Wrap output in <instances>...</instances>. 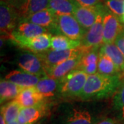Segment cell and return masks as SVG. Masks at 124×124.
<instances>
[{
	"mask_svg": "<svg viewBox=\"0 0 124 124\" xmlns=\"http://www.w3.org/2000/svg\"><path fill=\"white\" fill-rule=\"evenodd\" d=\"M5 79L13 82L22 88H28L35 86L39 81L41 77L23 70L10 71L6 75Z\"/></svg>",
	"mask_w": 124,
	"mask_h": 124,
	"instance_id": "9a60e30c",
	"label": "cell"
},
{
	"mask_svg": "<svg viewBox=\"0 0 124 124\" xmlns=\"http://www.w3.org/2000/svg\"><path fill=\"white\" fill-rule=\"evenodd\" d=\"M81 46V41L73 40L62 35L53 36L51 40V48L57 50H68Z\"/></svg>",
	"mask_w": 124,
	"mask_h": 124,
	"instance_id": "603a6c76",
	"label": "cell"
},
{
	"mask_svg": "<svg viewBox=\"0 0 124 124\" xmlns=\"http://www.w3.org/2000/svg\"><path fill=\"white\" fill-rule=\"evenodd\" d=\"M88 75L84 71L75 69L61 81L59 94L63 97H79L82 92Z\"/></svg>",
	"mask_w": 124,
	"mask_h": 124,
	"instance_id": "3957f363",
	"label": "cell"
},
{
	"mask_svg": "<svg viewBox=\"0 0 124 124\" xmlns=\"http://www.w3.org/2000/svg\"><path fill=\"white\" fill-rule=\"evenodd\" d=\"M114 108L119 112L122 119H124V79L114 95Z\"/></svg>",
	"mask_w": 124,
	"mask_h": 124,
	"instance_id": "4316f807",
	"label": "cell"
},
{
	"mask_svg": "<svg viewBox=\"0 0 124 124\" xmlns=\"http://www.w3.org/2000/svg\"><path fill=\"white\" fill-rule=\"evenodd\" d=\"M109 11V10H108ZM100 13L92 26L86 31L81 40V45L92 48H100L103 44V15Z\"/></svg>",
	"mask_w": 124,
	"mask_h": 124,
	"instance_id": "9c48e42d",
	"label": "cell"
},
{
	"mask_svg": "<svg viewBox=\"0 0 124 124\" xmlns=\"http://www.w3.org/2000/svg\"><path fill=\"white\" fill-rule=\"evenodd\" d=\"M77 2L84 7H93L102 3L104 0H76Z\"/></svg>",
	"mask_w": 124,
	"mask_h": 124,
	"instance_id": "f546056e",
	"label": "cell"
},
{
	"mask_svg": "<svg viewBox=\"0 0 124 124\" xmlns=\"http://www.w3.org/2000/svg\"><path fill=\"white\" fill-rule=\"evenodd\" d=\"M99 50V48H92L81 57L77 70L84 71L88 75H93L96 73L98 70Z\"/></svg>",
	"mask_w": 124,
	"mask_h": 124,
	"instance_id": "2e32d148",
	"label": "cell"
},
{
	"mask_svg": "<svg viewBox=\"0 0 124 124\" xmlns=\"http://www.w3.org/2000/svg\"><path fill=\"white\" fill-rule=\"evenodd\" d=\"M99 124H115V122L111 119H106L103 121L101 122H100Z\"/></svg>",
	"mask_w": 124,
	"mask_h": 124,
	"instance_id": "1f68e13d",
	"label": "cell"
},
{
	"mask_svg": "<svg viewBox=\"0 0 124 124\" xmlns=\"http://www.w3.org/2000/svg\"><path fill=\"white\" fill-rule=\"evenodd\" d=\"M119 17L110 10L103 15V44L115 43L116 38L124 29Z\"/></svg>",
	"mask_w": 124,
	"mask_h": 124,
	"instance_id": "8fae6325",
	"label": "cell"
},
{
	"mask_svg": "<svg viewBox=\"0 0 124 124\" xmlns=\"http://www.w3.org/2000/svg\"></svg>",
	"mask_w": 124,
	"mask_h": 124,
	"instance_id": "8d00e7d4",
	"label": "cell"
},
{
	"mask_svg": "<svg viewBox=\"0 0 124 124\" xmlns=\"http://www.w3.org/2000/svg\"><path fill=\"white\" fill-rule=\"evenodd\" d=\"M22 87L7 79H1L0 82V102L1 104L10 101L17 97Z\"/></svg>",
	"mask_w": 124,
	"mask_h": 124,
	"instance_id": "d6986e66",
	"label": "cell"
},
{
	"mask_svg": "<svg viewBox=\"0 0 124 124\" xmlns=\"http://www.w3.org/2000/svg\"><path fill=\"white\" fill-rule=\"evenodd\" d=\"M16 63L22 70L41 78L47 76L43 62L37 53L31 51L23 52L17 58Z\"/></svg>",
	"mask_w": 124,
	"mask_h": 124,
	"instance_id": "52a82bcc",
	"label": "cell"
},
{
	"mask_svg": "<svg viewBox=\"0 0 124 124\" xmlns=\"http://www.w3.org/2000/svg\"><path fill=\"white\" fill-rule=\"evenodd\" d=\"M104 1H105V0H104Z\"/></svg>",
	"mask_w": 124,
	"mask_h": 124,
	"instance_id": "74e56055",
	"label": "cell"
},
{
	"mask_svg": "<svg viewBox=\"0 0 124 124\" xmlns=\"http://www.w3.org/2000/svg\"><path fill=\"white\" fill-rule=\"evenodd\" d=\"M49 3L50 0H28L26 13L23 17L48 8L49 7Z\"/></svg>",
	"mask_w": 124,
	"mask_h": 124,
	"instance_id": "484cf974",
	"label": "cell"
},
{
	"mask_svg": "<svg viewBox=\"0 0 124 124\" xmlns=\"http://www.w3.org/2000/svg\"><path fill=\"white\" fill-rule=\"evenodd\" d=\"M120 20H121V22H123L124 23V14L121 16V17L120 18Z\"/></svg>",
	"mask_w": 124,
	"mask_h": 124,
	"instance_id": "e575fe53",
	"label": "cell"
},
{
	"mask_svg": "<svg viewBox=\"0 0 124 124\" xmlns=\"http://www.w3.org/2000/svg\"><path fill=\"white\" fill-rule=\"evenodd\" d=\"M79 4L76 0H50L49 7L57 16L73 15Z\"/></svg>",
	"mask_w": 124,
	"mask_h": 124,
	"instance_id": "ffe728a7",
	"label": "cell"
},
{
	"mask_svg": "<svg viewBox=\"0 0 124 124\" xmlns=\"http://www.w3.org/2000/svg\"><path fill=\"white\" fill-rule=\"evenodd\" d=\"M123 31H124V30H123Z\"/></svg>",
	"mask_w": 124,
	"mask_h": 124,
	"instance_id": "d590c367",
	"label": "cell"
},
{
	"mask_svg": "<svg viewBox=\"0 0 124 124\" xmlns=\"http://www.w3.org/2000/svg\"><path fill=\"white\" fill-rule=\"evenodd\" d=\"M57 15L50 8H46L37 13L28 15L20 19V21L28 22L46 28L48 31L57 32Z\"/></svg>",
	"mask_w": 124,
	"mask_h": 124,
	"instance_id": "30bf717a",
	"label": "cell"
},
{
	"mask_svg": "<svg viewBox=\"0 0 124 124\" xmlns=\"http://www.w3.org/2000/svg\"><path fill=\"white\" fill-rule=\"evenodd\" d=\"M57 32L73 40L81 41L86 31L72 15L57 17Z\"/></svg>",
	"mask_w": 124,
	"mask_h": 124,
	"instance_id": "8992f818",
	"label": "cell"
},
{
	"mask_svg": "<svg viewBox=\"0 0 124 124\" xmlns=\"http://www.w3.org/2000/svg\"><path fill=\"white\" fill-rule=\"evenodd\" d=\"M15 99L22 108L35 106L46 102V99L37 91L35 86L22 88Z\"/></svg>",
	"mask_w": 124,
	"mask_h": 124,
	"instance_id": "5bb4252c",
	"label": "cell"
},
{
	"mask_svg": "<svg viewBox=\"0 0 124 124\" xmlns=\"http://www.w3.org/2000/svg\"><path fill=\"white\" fill-rule=\"evenodd\" d=\"M63 124H93V122L88 111L73 109L66 116Z\"/></svg>",
	"mask_w": 124,
	"mask_h": 124,
	"instance_id": "cb8c5ba5",
	"label": "cell"
},
{
	"mask_svg": "<svg viewBox=\"0 0 124 124\" xmlns=\"http://www.w3.org/2000/svg\"><path fill=\"white\" fill-rule=\"evenodd\" d=\"M60 86V79L46 76L40 79L39 81L35 85V88L37 91L47 99L48 98H52L56 94H59Z\"/></svg>",
	"mask_w": 124,
	"mask_h": 124,
	"instance_id": "e0dca14e",
	"label": "cell"
},
{
	"mask_svg": "<svg viewBox=\"0 0 124 124\" xmlns=\"http://www.w3.org/2000/svg\"><path fill=\"white\" fill-rule=\"evenodd\" d=\"M90 49H92V48L81 45L75 48L63 50L51 49L37 54L43 62L45 70H46L68 59L83 55Z\"/></svg>",
	"mask_w": 124,
	"mask_h": 124,
	"instance_id": "277c9868",
	"label": "cell"
},
{
	"mask_svg": "<svg viewBox=\"0 0 124 124\" xmlns=\"http://www.w3.org/2000/svg\"><path fill=\"white\" fill-rule=\"evenodd\" d=\"M83 55L68 59L54 66L51 67L48 69H47L46 70V75L54 79H61L63 77H65L68 73H70L71 71L76 69Z\"/></svg>",
	"mask_w": 124,
	"mask_h": 124,
	"instance_id": "4fadbf2b",
	"label": "cell"
},
{
	"mask_svg": "<svg viewBox=\"0 0 124 124\" xmlns=\"http://www.w3.org/2000/svg\"><path fill=\"white\" fill-rule=\"evenodd\" d=\"M21 16L17 10L4 0L0 3V30L1 37L9 38L20 22Z\"/></svg>",
	"mask_w": 124,
	"mask_h": 124,
	"instance_id": "5b68a950",
	"label": "cell"
},
{
	"mask_svg": "<svg viewBox=\"0 0 124 124\" xmlns=\"http://www.w3.org/2000/svg\"><path fill=\"white\" fill-rule=\"evenodd\" d=\"M123 77L121 75H104L101 73L88 75L80 97L83 100L103 99L115 94Z\"/></svg>",
	"mask_w": 124,
	"mask_h": 124,
	"instance_id": "6da1fadb",
	"label": "cell"
},
{
	"mask_svg": "<svg viewBox=\"0 0 124 124\" xmlns=\"http://www.w3.org/2000/svg\"><path fill=\"white\" fill-rule=\"evenodd\" d=\"M0 124H7L6 122L4 114L1 111V115H0Z\"/></svg>",
	"mask_w": 124,
	"mask_h": 124,
	"instance_id": "d6a6232c",
	"label": "cell"
},
{
	"mask_svg": "<svg viewBox=\"0 0 124 124\" xmlns=\"http://www.w3.org/2000/svg\"><path fill=\"white\" fill-rule=\"evenodd\" d=\"M22 108V107L16 99L10 101L1 107V111L4 114L6 124L17 121Z\"/></svg>",
	"mask_w": 124,
	"mask_h": 124,
	"instance_id": "d4e9b609",
	"label": "cell"
},
{
	"mask_svg": "<svg viewBox=\"0 0 124 124\" xmlns=\"http://www.w3.org/2000/svg\"><path fill=\"white\" fill-rule=\"evenodd\" d=\"M47 112L46 103L35 106L22 108L17 121L20 124H36Z\"/></svg>",
	"mask_w": 124,
	"mask_h": 124,
	"instance_id": "7c38bea8",
	"label": "cell"
},
{
	"mask_svg": "<svg viewBox=\"0 0 124 124\" xmlns=\"http://www.w3.org/2000/svg\"><path fill=\"white\" fill-rule=\"evenodd\" d=\"M123 30L120 32L119 35L117 36V37L116 38L115 41V44L118 47V48L119 49L120 51L122 53L124 56V34Z\"/></svg>",
	"mask_w": 124,
	"mask_h": 124,
	"instance_id": "4dcf8cb0",
	"label": "cell"
},
{
	"mask_svg": "<svg viewBox=\"0 0 124 124\" xmlns=\"http://www.w3.org/2000/svg\"><path fill=\"white\" fill-rule=\"evenodd\" d=\"M52 37L50 33L45 32L35 37L28 38L14 31L9 37V39L19 48L29 50L35 53H40L51 48Z\"/></svg>",
	"mask_w": 124,
	"mask_h": 124,
	"instance_id": "7a4b0ae2",
	"label": "cell"
},
{
	"mask_svg": "<svg viewBox=\"0 0 124 124\" xmlns=\"http://www.w3.org/2000/svg\"><path fill=\"white\" fill-rule=\"evenodd\" d=\"M108 10L109 9L106 6L101 3L93 7H84L79 4L72 15L83 28L87 31L94 24L99 14L100 13H106Z\"/></svg>",
	"mask_w": 124,
	"mask_h": 124,
	"instance_id": "ba28073f",
	"label": "cell"
},
{
	"mask_svg": "<svg viewBox=\"0 0 124 124\" xmlns=\"http://www.w3.org/2000/svg\"><path fill=\"white\" fill-rule=\"evenodd\" d=\"M10 5H12L19 12L21 18L24 17L26 13L28 0H4Z\"/></svg>",
	"mask_w": 124,
	"mask_h": 124,
	"instance_id": "f1b7e54d",
	"label": "cell"
},
{
	"mask_svg": "<svg viewBox=\"0 0 124 124\" xmlns=\"http://www.w3.org/2000/svg\"><path fill=\"white\" fill-rule=\"evenodd\" d=\"M20 124L18 123L17 121H12V122H10V123H9V124Z\"/></svg>",
	"mask_w": 124,
	"mask_h": 124,
	"instance_id": "836d02e7",
	"label": "cell"
},
{
	"mask_svg": "<svg viewBox=\"0 0 124 124\" xmlns=\"http://www.w3.org/2000/svg\"><path fill=\"white\" fill-rule=\"evenodd\" d=\"M99 53L108 56L114 62L116 68L124 73V56L115 43L103 44L99 48Z\"/></svg>",
	"mask_w": 124,
	"mask_h": 124,
	"instance_id": "ac0fdd59",
	"label": "cell"
},
{
	"mask_svg": "<svg viewBox=\"0 0 124 124\" xmlns=\"http://www.w3.org/2000/svg\"><path fill=\"white\" fill-rule=\"evenodd\" d=\"M15 31L28 38L35 37L48 32V30L44 27L25 21H20Z\"/></svg>",
	"mask_w": 124,
	"mask_h": 124,
	"instance_id": "44dd1931",
	"label": "cell"
},
{
	"mask_svg": "<svg viewBox=\"0 0 124 124\" xmlns=\"http://www.w3.org/2000/svg\"><path fill=\"white\" fill-rule=\"evenodd\" d=\"M104 4L117 17H121L124 14V0H105Z\"/></svg>",
	"mask_w": 124,
	"mask_h": 124,
	"instance_id": "83f0119b",
	"label": "cell"
},
{
	"mask_svg": "<svg viewBox=\"0 0 124 124\" xmlns=\"http://www.w3.org/2000/svg\"><path fill=\"white\" fill-rule=\"evenodd\" d=\"M99 73L104 75H123L122 72L116 68L114 62L104 54L99 53L98 70Z\"/></svg>",
	"mask_w": 124,
	"mask_h": 124,
	"instance_id": "7402d4cb",
	"label": "cell"
}]
</instances>
